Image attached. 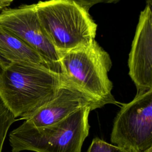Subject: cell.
I'll list each match as a JSON object with an SVG mask.
<instances>
[{"label":"cell","instance_id":"6da1fadb","mask_svg":"<svg viewBox=\"0 0 152 152\" xmlns=\"http://www.w3.org/2000/svg\"><path fill=\"white\" fill-rule=\"evenodd\" d=\"M65 85L61 73L45 65L0 62V97L16 118L31 115Z\"/></svg>","mask_w":152,"mask_h":152},{"label":"cell","instance_id":"7a4b0ae2","mask_svg":"<svg viewBox=\"0 0 152 152\" xmlns=\"http://www.w3.org/2000/svg\"><path fill=\"white\" fill-rule=\"evenodd\" d=\"M59 56L61 74L69 86L101 107L119 103L112 94L113 84L108 75L112 65L110 56L96 40Z\"/></svg>","mask_w":152,"mask_h":152},{"label":"cell","instance_id":"3957f363","mask_svg":"<svg viewBox=\"0 0 152 152\" xmlns=\"http://www.w3.org/2000/svg\"><path fill=\"white\" fill-rule=\"evenodd\" d=\"M35 5L43 30L59 55L95 40L97 24L89 10L75 1L46 0Z\"/></svg>","mask_w":152,"mask_h":152},{"label":"cell","instance_id":"277c9868","mask_svg":"<svg viewBox=\"0 0 152 152\" xmlns=\"http://www.w3.org/2000/svg\"><path fill=\"white\" fill-rule=\"evenodd\" d=\"M90 107L81 109L52 125L34 127L26 121L9 135L12 152H81L89 133Z\"/></svg>","mask_w":152,"mask_h":152},{"label":"cell","instance_id":"5b68a950","mask_svg":"<svg viewBox=\"0 0 152 152\" xmlns=\"http://www.w3.org/2000/svg\"><path fill=\"white\" fill-rule=\"evenodd\" d=\"M110 134L112 144L129 152H143L152 147V89L137 92L121 104Z\"/></svg>","mask_w":152,"mask_h":152},{"label":"cell","instance_id":"8992f818","mask_svg":"<svg viewBox=\"0 0 152 152\" xmlns=\"http://www.w3.org/2000/svg\"><path fill=\"white\" fill-rule=\"evenodd\" d=\"M0 26L37 52L48 67L61 74L60 56L43 30L35 4L1 10Z\"/></svg>","mask_w":152,"mask_h":152},{"label":"cell","instance_id":"52a82bcc","mask_svg":"<svg viewBox=\"0 0 152 152\" xmlns=\"http://www.w3.org/2000/svg\"><path fill=\"white\" fill-rule=\"evenodd\" d=\"M128 65L137 92L152 89V0L146 1L140 12Z\"/></svg>","mask_w":152,"mask_h":152},{"label":"cell","instance_id":"ba28073f","mask_svg":"<svg viewBox=\"0 0 152 152\" xmlns=\"http://www.w3.org/2000/svg\"><path fill=\"white\" fill-rule=\"evenodd\" d=\"M90 107L93 110L101 107L74 88L65 85L50 102L24 119L34 127H43L58 122L75 112Z\"/></svg>","mask_w":152,"mask_h":152},{"label":"cell","instance_id":"9c48e42d","mask_svg":"<svg viewBox=\"0 0 152 152\" xmlns=\"http://www.w3.org/2000/svg\"><path fill=\"white\" fill-rule=\"evenodd\" d=\"M0 62H29L46 66L37 52L1 26H0Z\"/></svg>","mask_w":152,"mask_h":152},{"label":"cell","instance_id":"30bf717a","mask_svg":"<svg viewBox=\"0 0 152 152\" xmlns=\"http://www.w3.org/2000/svg\"><path fill=\"white\" fill-rule=\"evenodd\" d=\"M17 120L14 114L0 97V152H2L9 128Z\"/></svg>","mask_w":152,"mask_h":152},{"label":"cell","instance_id":"8fae6325","mask_svg":"<svg viewBox=\"0 0 152 152\" xmlns=\"http://www.w3.org/2000/svg\"><path fill=\"white\" fill-rule=\"evenodd\" d=\"M86 152H129L126 150L100 139L94 138Z\"/></svg>","mask_w":152,"mask_h":152},{"label":"cell","instance_id":"7c38bea8","mask_svg":"<svg viewBox=\"0 0 152 152\" xmlns=\"http://www.w3.org/2000/svg\"><path fill=\"white\" fill-rule=\"evenodd\" d=\"M73 1H75L81 6L84 7V8L88 10H90V8H91L93 5L97 4L116 3L121 0H73Z\"/></svg>","mask_w":152,"mask_h":152},{"label":"cell","instance_id":"4fadbf2b","mask_svg":"<svg viewBox=\"0 0 152 152\" xmlns=\"http://www.w3.org/2000/svg\"><path fill=\"white\" fill-rule=\"evenodd\" d=\"M14 0H0V11L8 8Z\"/></svg>","mask_w":152,"mask_h":152},{"label":"cell","instance_id":"5bb4252c","mask_svg":"<svg viewBox=\"0 0 152 152\" xmlns=\"http://www.w3.org/2000/svg\"><path fill=\"white\" fill-rule=\"evenodd\" d=\"M143 152H152V147L148 148V150H145V151H144Z\"/></svg>","mask_w":152,"mask_h":152}]
</instances>
